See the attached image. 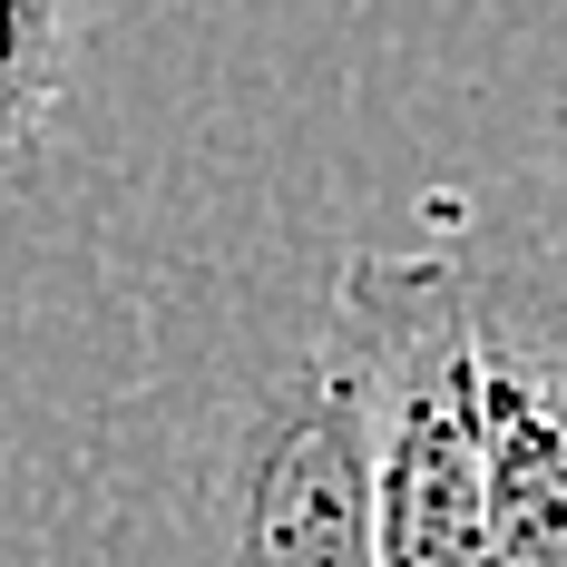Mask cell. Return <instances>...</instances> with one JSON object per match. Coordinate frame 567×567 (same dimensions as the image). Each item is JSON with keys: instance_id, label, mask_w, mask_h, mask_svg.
Wrapping results in <instances>:
<instances>
[{"instance_id": "cell-1", "label": "cell", "mask_w": 567, "mask_h": 567, "mask_svg": "<svg viewBox=\"0 0 567 567\" xmlns=\"http://www.w3.org/2000/svg\"><path fill=\"white\" fill-rule=\"evenodd\" d=\"M99 567H372L333 275L176 265L99 421Z\"/></svg>"}, {"instance_id": "cell-2", "label": "cell", "mask_w": 567, "mask_h": 567, "mask_svg": "<svg viewBox=\"0 0 567 567\" xmlns=\"http://www.w3.org/2000/svg\"><path fill=\"white\" fill-rule=\"evenodd\" d=\"M333 313L362 392V489L372 567H489V489L470 421V323L460 255H342Z\"/></svg>"}, {"instance_id": "cell-3", "label": "cell", "mask_w": 567, "mask_h": 567, "mask_svg": "<svg viewBox=\"0 0 567 567\" xmlns=\"http://www.w3.org/2000/svg\"><path fill=\"white\" fill-rule=\"evenodd\" d=\"M451 255L470 323L489 567H567V235Z\"/></svg>"}, {"instance_id": "cell-4", "label": "cell", "mask_w": 567, "mask_h": 567, "mask_svg": "<svg viewBox=\"0 0 567 567\" xmlns=\"http://www.w3.org/2000/svg\"><path fill=\"white\" fill-rule=\"evenodd\" d=\"M79 50H89V20L69 0H0V186H20L30 157L50 147Z\"/></svg>"}, {"instance_id": "cell-5", "label": "cell", "mask_w": 567, "mask_h": 567, "mask_svg": "<svg viewBox=\"0 0 567 567\" xmlns=\"http://www.w3.org/2000/svg\"><path fill=\"white\" fill-rule=\"evenodd\" d=\"M558 117H567V109H558Z\"/></svg>"}]
</instances>
